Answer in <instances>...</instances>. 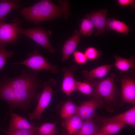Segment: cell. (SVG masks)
Wrapping results in <instances>:
<instances>
[{"label":"cell","mask_w":135,"mask_h":135,"mask_svg":"<svg viewBox=\"0 0 135 135\" xmlns=\"http://www.w3.org/2000/svg\"><path fill=\"white\" fill-rule=\"evenodd\" d=\"M76 90L90 96L94 95V86L92 80H86L84 82L77 81Z\"/></svg>","instance_id":"603a6c76"},{"label":"cell","mask_w":135,"mask_h":135,"mask_svg":"<svg viewBox=\"0 0 135 135\" xmlns=\"http://www.w3.org/2000/svg\"><path fill=\"white\" fill-rule=\"evenodd\" d=\"M125 125L124 124L118 122H104L103 123L99 132L106 134H114L119 131Z\"/></svg>","instance_id":"7402d4cb"},{"label":"cell","mask_w":135,"mask_h":135,"mask_svg":"<svg viewBox=\"0 0 135 135\" xmlns=\"http://www.w3.org/2000/svg\"><path fill=\"white\" fill-rule=\"evenodd\" d=\"M19 2L16 0H0V22H4L5 16L11 11L20 6Z\"/></svg>","instance_id":"ac0fdd59"},{"label":"cell","mask_w":135,"mask_h":135,"mask_svg":"<svg viewBox=\"0 0 135 135\" xmlns=\"http://www.w3.org/2000/svg\"><path fill=\"white\" fill-rule=\"evenodd\" d=\"M73 56L75 62L79 64L85 63L88 59L84 53L75 50L73 53Z\"/></svg>","instance_id":"f546056e"},{"label":"cell","mask_w":135,"mask_h":135,"mask_svg":"<svg viewBox=\"0 0 135 135\" xmlns=\"http://www.w3.org/2000/svg\"><path fill=\"white\" fill-rule=\"evenodd\" d=\"M18 32L19 34H22L29 38L51 53H55L56 50L52 46L46 33L43 29L36 28L25 29L20 28Z\"/></svg>","instance_id":"8992f818"},{"label":"cell","mask_w":135,"mask_h":135,"mask_svg":"<svg viewBox=\"0 0 135 135\" xmlns=\"http://www.w3.org/2000/svg\"><path fill=\"white\" fill-rule=\"evenodd\" d=\"M84 54L88 60H92L98 58L99 53L98 51L95 48L90 47L86 50Z\"/></svg>","instance_id":"f1b7e54d"},{"label":"cell","mask_w":135,"mask_h":135,"mask_svg":"<svg viewBox=\"0 0 135 135\" xmlns=\"http://www.w3.org/2000/svg\"><path fill=\"white\" fill-rule=\"evenodd\" d=\"M21 24V21L18 19L11 23L0 22V43H15L18 38L19 26Z\"/></svg>","instance_id":"52a82bcc"},{"label":"cell","mask_w":135,"mask_h":135,"mask_svg":"<svg viewBox=\"0 0 135 135\" xmlns=\"http://www.w3.org/2000/svg\"><path fill=\"white\" fill-rule=\"evenodd\" d=\"M76 70V67L73 66L71 67L64 68L62 70L64 73V77L62 85V89L68 96L76 90L77 81L74 77V72Z\"/></svg>","instance_id":"9c48e42d"},{"label":"cell","mask_w":135,"mask_h":135,"mask_svg":"<svg viewBox=\"0 0 135 135\" xmlns=\"http://www.w3.org/2000/svg\"><path fill=\"white\" fill-rule=\"evenodd\" d=\"M94 27L92 23L90 20L87 18H84L82 22L79 32L80 34L90 36L92 34Z\"/></svg>","instance_id":"484cf974"},{"label":"cell","mask_w":135,"mask_h":135,"mask_svg":"<svg viewBox=\"0 0 135 135\" xmlns=\"http://www.w3.org/2000/svg\"><path fill=\"white\" fill-rule=\"evenodd\" d=\"M10 64H14L15 65H23L36 71L42 69L47 70H50L54 74L57 73L58 71L56 66L51 64L39 53L37 47L33 52L29 54L28 57L25 60Z\"/></svg>","instance_id":"5b68a950"},{"label":"cell","mask_w":135,"mask_h":135,"mask_svg":"<svg viewBox=\"0 0 135 135\" xmlns=\"http://www.w3.org/2000/svg\"><path fill=\"white\" fill-rule=\"evenodd\" d=\"M95 135H114V134L112 135H108V134H104L100 132H98Z\"/></svg>","instance_id":"1f68e13d"},{"label":"cell","mask_w":135,"mask_h":135,"mask_svg":"<svg viewBox=\"0 0 135 135\" xmlns=\"http://www.w3.org/2000/svg\"><path fill=\"white\" fill-rule=\"evenodd\" d=\"M61 135H66V133H64V132H63V134H61Z\"/></svg>","instance_id":"d6a6232c"},{"label":"cell","mask_w":135,"mask_h":135,"mask_svg":"<svg viewBox=\"0 0 135 135\" xmlns=\"http://www.w3.org/2000/svg\"><path fill=\"white\" fill-rule=\"evenodd\" d=\"M122 88V98L124 102L131 104L135 102V82L130 78H124L120 80Z\"/></svg>","instance_id":"7c38bea8"},{"label":"cell","mask_w":135,"mask_h":135,"mask_svg":"<svg viewBox=\"0 0 135 135\" xmlns=\"http://www.w3.org/2000/svg\"><path fill=\"white\" fill-rule=\"evenodd\" d=\"M37 71L30 68L23 69L17 77L6 78L14 92L17 106L26 104L34 97L40 82Z\"/></svg>","instance_id":"7a4b0ae2"},{"label":"cell","mask_w":135,"mask_h":135,"mask_svg":"<svg viewBox=\"0 0 135 135\" xmlns=\"http://www.w3.org/2000/svg\"><path fill=\"white\" fill-rule=\"evenodd\" d=\"M80 35L79 31L75 30L72 36L65 42L62 50V62L65 61L75 50L80 39Z\"/></svg>","instance_id":"4fadbf2b"},{"label":"cell","mask_w":135,"mask_h":135,"mask_svg":"<svg viewBox=\"0 0 135 135\" xmlns=\"http://www.w3.org/2000/svg\"><path fill=\"white\" fill-rule=\"evenodd\" d=\"M14 55L12 51H8L6 49L5 44L0 43V70L5 65L6 58Z\"/></svg>","instance_id":"4316f807"},{"label":"cell","mask_w":135,"mask_h":135,"mask_svg":"<svg viewBox=\"0 0 135 135\" xmlns=\"http://www.w3.org/2000/svg\"><path fill=\"white\" fill-rule=\"evenodd\" d=\"M114 58L116 62L114 65L117 69L123 72L126 71L131 68L135 69V61L134 56L129 59H126L115 56Z\"/></svg>","instance_id":"44dd1931"},{"label":"cell","mask_w":135,"mask_h":135,"mask_svg":"<svg viewBox=\"0 0 135 135\" xmlns=\"http://www.w3.org/2000/svg\"><path fill=\"white\" fill-rule=\"evenodd\" d=\"M57 132L54 123H45L37 128L38 135H56Z\"/></svg>","instance_id":"d4e9b609"},{"label":"cell","mask_w":135,"mask_h":135,"mask_svg":"<svg viewBox=\"0 0 135 135\" xmlns=\"http://www.w3.org/2000/svg\"><path fill=\"white\" fill-rule=\"evenodd\" d=\"M115 76V73H112L108 77L98 82L92 80L95 88L94 97H102L107 102L114 100L116 92L114 84Z\"/></svg>","instance_id":"3957f363"},{"label":"cell","mask_w":135,"mask_h":135,"mask_svg":"<svg viewBox=\"0 0 135 135\" xmlns=\"http://www.w3.org/2000/svg\"><path fill=\"white\" fill-rule=\"evenodd\" d=\"M78 108V106L70 100L67 101L61 109V117L65 119L76 114Z\"/></svg>","instance_id":"cb8c5ba5"},{"label":"cell","mask_w":135,"mask_h":135,"mask_svg":"<svg viewBox=\"0 0 135 135\" xmlns=\"http://www.w3.org/2000/svg\"><path fill=\"white\" fill-rule=\"evenodd\" d=\"M11 116L8 130H28L36 128L25 118L16 114H12Z\"/></svg>","instance_id":"9a60e30c"},{"label":"cell","mask_w":135,"mask_h":135,"mask_svg":"<svg viewBox=\"0 0 135 135\" xmlns=\"http://www.w3.org/2000/svg\"><path fill=\"white\" fill-rule=\"evenodd\" d=\"M56 83V80L53 78H50L47 82H43L44 89L39 96L37 106L34 111L29 114L30 120L40 119L42 113L51 100L53 92L52 87Z\"/></svg>","instance_id":"277c9868"},{"label":"cell","mask_w":135,"mask_h":135,"mask_svg":"<svg viewBox=\"0 0 135 135\" xmlns=\"http://www.w3.org/2000/svg\"><path fill=\"white\" fill-rule=\"evenodd\" d=\"M64 122V125L68 134L73 135L81 128L83 121L76 114L66 118Z\"/></svg>","instance_id":"2e32d148"},{"label":"cell","mask_w":135,"mask_h":135,"mask_svg":"<svg viewBox=\"0 0 135 135\" xmlns=\"http://www.w3.org/2000/svg\"><path fill=\"white\" fill-rule=\"evenodd\" d=\"M7 135H35L37 134V128L28 130H3Z\"/></svg>","instance_id":"83f0119b"},{"label":"cell","mask_w":135,"mask_h":135,"mask_svg":"<svg viewBox=\"0 0 135 135\" xmlns=\"http://www.w3.org/2000/svg\"><path fill=\"white\" fill-rule=\"evenodd\" d=\"M107 12V9H105L92 12L86 15V18L90 20L97 29V31L95 33L96 36L104 33Z\"/></svg>","instance_id":"30bf717a"},{"label":"cell","mask_w":135,"mask_h":135,"mask_svg":"<svg viewBox=\"0 0 135 135\" xmlns=\"http://www.w3.org/2000/svg\"><path fill=\"white\" fill-rule=\"evenodd\" d=\"M59 3L58 6L50 0H40L30 6L23 8L20 14L26 20L36 24L62 15L67 18L70 14L68 12V2L64 0L59 1Z\"/></svg>","instance_id":"6da1fadb"},{"label":"cell","mask_w":135,"mask_h":135,"mask_svg":"<svg viewBox=\"0 0 135 135\" xmlns=\"http://www.w3.org/2000/svg\"><path fill=\"white\" fill-rule=\"evenodd\" d=\"M0 98L11 105L17 106L16 99L14 92L7 82L6 78L0 80Z\"/></svg>","instance_id":"5bb4252c"},{"label":"cell","mask_w":135,"mask_h":135,"mask_svg":"<svg viewBox=\"0 0 135 135\" xmlns=\"http://www.w3.org/2000/svg\"><path fill=\"white\" fill-rule=\"evenodd\" d=\"M106 25L107 30H114L120 34H127L130 31L128 26L114 18L108 19L106 20Z\"/></svg>","instance_id":"d6986e66"},{"label":"cell","mask_w":135,"mask_h":135,"mask_svg":"<svg viewBox=\"0 0 135 135\" xmlns=\"http://www.w3.org/2000/svg\"><path fill=\"white\" fill-rule=\"evenodd\" d=\"M113 66L112 64H106L98 67L90 71L84 70V76L87 80H89L102 78L108 74Z\"/></svg>","instance_id":"e0dca14e"},{"label":"cell","mask_w":135,"mask_h":135,"mask_svg":"<svg viewBox=\"0 0 135 135\" xmlns=\"http://www.w3.org/2000/svg\"><path fill=\"white\" fill-rule=\"evenodd\" d=\"M99 128L98 126L91 118L83 121L80 128L73 135H95Z\"/></svg>","instance_id":"ffe728a7"},{"label":"cell","mask_w":135,"mask_h":135,"mask_svg":"<svg viewBox=\"0 0 135 135\" xmlns=\"http://www.w3.org/2000/svg\"><path fill=\"white\" fill-rule=\"evenodd\" d=\"M103 103L101 98L94 97L91 100L83 102L78 106L76 114L84 121L92 118L96 109Z\"/></svg>","instance_id":"ba28073f"},{"label":"cell","mask_w":135,"mask_h":135,"mask_svg":"<svg viewBox=\"0 0 135 135\" xmlns=\"http://www.w3.org/2000/svg\"><path fill=\"white\" fill-rule=\"evenodd\" d=\"M118 3L120 5L122 6L130 5L132 8L135 7V0H118Z\"/></svg>","instance_id":"4dcf8cb0"},{"label":"cell","mask_w":135,"mask_h":135,"mask_svg":"<svg viewBox=\"0 0 135 135\" xmlns=\"http://www.w3.org/2000/svg\"><path fill=\"white\" fill-rule=\"evenodd\" d=\"M102 122H114L122 123L133 126H135V107H133L124 113L111 118L98 117Z\"/></svg>","instance_id":"8fae6325"}]
</instances>
